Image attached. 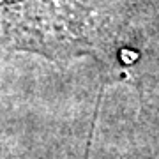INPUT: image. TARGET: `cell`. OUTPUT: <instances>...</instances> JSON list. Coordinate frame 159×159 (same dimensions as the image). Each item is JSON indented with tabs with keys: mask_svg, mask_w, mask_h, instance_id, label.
I'll use <instances>...</instances> for the list:
<instances>
[{
	"mask_svg": "<svg viewBox=\"0 0 159 159\" xmlns=\"http://www.w3.org/2000/svg\"><path fill=\"white\" fill-rule=\"evenodd\" d=\"M81 9L78 0H0V20L14 48L57 58L85 41Z\"/></svg>",
	"mask_w": 159,
	"mask_h": 159,
	"instance_id": "cell-1",
	"label": "cell"
}]
</instances>
